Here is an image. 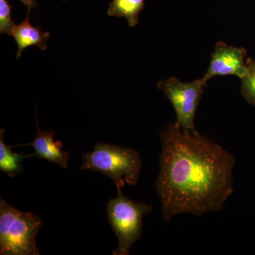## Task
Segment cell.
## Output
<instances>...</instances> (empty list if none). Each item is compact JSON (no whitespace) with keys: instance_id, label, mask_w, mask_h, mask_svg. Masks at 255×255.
<instances>
[{"instance_id":"obj_1","label":"cell","mask_w":255,"mask_h":255,"mask_svg":"<svg viewBox=\"0 0 255 255\" xmlns=\"http://www.w3.org/2000/svg\"><path fill=\"white\" fill-rule=\"evenodd\" d=\"M159 172L155 187L167 222L182 214L219 211L233 193L236 158L199 132L184 133L170 122L160 132Z\"/></svg>"},{"instance_id":"obj_2","label":"cell","mask_w":255,"mask_h":255,"mask_svg":"<svg viewBox=\"0 0 255 255\" xmlns=\"http://www.w3.org/2000/svg\"><path fill=\"white\" fill-rule=\"evenodd\" d=\"M81 170L99 172L110 178L117 188L125 183L136 185L142 165L141 156L134 149L97 143L94 150L82 156Z\"/></svg>"},{"instance_id":"obj_13","label":"cell","mask_w":255,"mask_h":255,"mask_svg":"<svg viewBox=\"0 0 255 255\" xmlns=\"http://www.w3.org/2000/svg\"><path fill=\"white\" fill-rule=\"evenodd\" d=\"M19 1L27 7L28 13H30L33 8L36 7L37 4H37L38 0H19Z\"/></svg>"},{"instance_id":"obj_4","label":"cell","mask_w":255,"mask_h":255,"mask_svg":"<svg viewBox=\"0 0 255 255\" xmlns=\"http://www.w3.org/2000/svg\"><path fill=\"white\" fill-rule=\"evenodd\" d=\"M117 189V197L107 204L109 222L119 242L112 254L129 255L132 247L141 238L144 216L150 214L153 207L144 202H134L124 195L122 188Z\"/></svg>"},{"instance_id":"obj_3","label":"cell","mask_w":255,"mask_h":255,"mask_svg":"<svg viewBox=\"0 0 255 255\" xmlns=\"http://www.w3.org/2000/svg\"><path fill=\"white\" fill-rule=\"evenodd\" d=\"M41 218L23 212L0 197V255H39L36 236L43 226Z\"/></svg>"},{"instance_id":"obj_8","label":"cell","mask_w":255,"mask_h":255,"mask_svg":"<svg viewBox=\"0 0 255 255\" xmlns=\"http://www.w3.org/2000/svg\"><path fill=\"white\" fill-rule=\"evenodd\" d=\"M28 14L24 21L15 26L12 36L17 43L18 52L16 58H21L23 50L28 47L37 46L42 50L47 49V42L49 39L50 33L45 32L40 26H33L29 22Z\"/></svg>"},{"instance_id":"obj_12","label":"cell","mask_w":255,"mask_h":255,"mask_svg":"<svg viewBox=\"0 0 255 255\" xmlns=\"http://www.w3.org/2000/svg\"><path fill=\"white\" fill-rule=\"evenodd\" d=\"M16 25L11 17V6L6 0H0V33L12 36Z\"/></svg>"},{"instance_id":"obj_9","label":"cell","mask_w":255,"mask_h":255,"mask_svg":"<svg viewBox=\"0 0 255 255\" xmlns=\"http://www.w3.org/2000/svg\"><path fill=\"white\" fill-rule=\"evenodd\" d=\"M5 130H0V171L7 174L10 177H14L23 172V161L27 157L24 152L16 153L11 148L14 146H8L4 141Z\"/></svg>"},{"instance_id":"obj_5","label":"cell","mask_w":255,"mask_h":255,"mask_svg":"<svg viewBox=\"0 0 255 255\" xmlns=\"http://www.w3.org/2000/svg\"><path fill=\"white\" fill-rule=\"evenodd\" d=\"M207 83L202 78L192 82H184L170 78L157 84L159 90L168 98L177 116L176 123L186 134L197 133L194 125L196 111Z\"/></svg>"},{"instance_id":"obj_6","label":"cell","mask_w":255,"mask_h":255,"mask_svg":"<svg viewBox=\"0 0 255 255\" xmlns=\"http://www.w3.org/2000/svg\"><path fill=\"white\" fill-rule=\"evenodd\" d=\"M247 50L243 47L228 46L219 41L211 53L209 69L202 80L209 81L216 76L234 75L240 79L244 76L247 70Z\"/></svg>"},{"instance_id":"obj_11","label":"cell","mask_w":255,"mask_h":255,"mask_svg":"<svg viewBox=\"0 0 255 255\" xmlns=\"http://www.w3.org/2000/svg\"><path fill=\"white\" fill-rule=\"evenodd\" d=\"M247 70L241 79V93L247 102L255 107V58L246 60Z\"/></svg>"},{"instance_id":"obj_10","label":"cell","mask_w":255,"mask_h":255,"mask_svg":"<svg viewBox=\"0 0 255 255\" xmlns=\"http://www.w3.org/2000/svg\"><path fill=\"white\" fill-rule=\"evenodd\" d=\"M145 8V0H112L107 10L110 16L122 17L129 26L135 27L139 23V15Z\"/></svg>"},{"instance_id":"obj_7","label":"cell","mask_w":255,"mask_h":255,"mask_svg":"<svg viewBox=\"0 0 255 255\" xmlns=\"http://www.w3.org/2000/svg\"><path fill=\"white\" fill-rule=\"evenodd\" d=\"M36 124L37 132L33 141L29 144L18 145L16 147L31 146L35 150V153L31 155V157L36 156L38 159H46L51 163L58 164L61 168H68L70 155L66 151L63 150V145L61 142L55 141L54 130H41L38 119Z\"/></svg>"}]
</instances>
